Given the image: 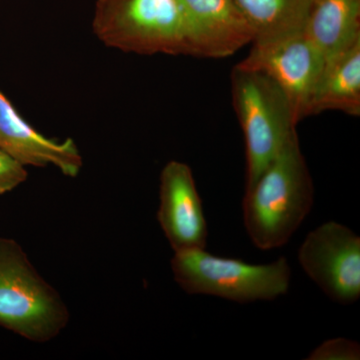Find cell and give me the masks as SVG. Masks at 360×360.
<instances>
[{
	"instance_id": "cell-1",
	"label": "cell",
	"mask_w": 360,
	"mask_h": 360,
	"mask_svg": "<svg viewBox=\"0 0 360 360\" xmlns=\"http://www.w3.org/2000/svg\"><path fill=\"white\" fill-rule=\"evenodd\" d=\"M314 201V186L295 134L243 198V224L253 245L262 250L290 241Z\"/></svg>"
},
{
	"instance_id": "cell-2",
	"label": "cell",
	"mask_w": 360,
	"mask_h": 360,
	"mask_svg": "<svg viewBox=\"0 0 360 360\" xmlns=\"http://www.w3.org/2000/svg\"><path fill=\"white\" fill-rule=\"evenodd\" d=\"M92 30L105 46L127 53L198 58L179 0H96Z\"/></svg>"
},
{
	"instance_id": "cell-3",
	"label": "cell",
	"mask_w": 360,
	"mask_h": 360,
	"mask_svg": "<svg viewBox=\"0 0 360 360\" xmlns=\"http://www.w3.org/2000/svg\"><path fill=\"white\" fill-rule=\"evenodd\" d=\"M70 319L60 295L37 272L20 243L0 236V326L42 343L56 338Z\"/></svg>"
},
{
	"instance_id": "cell-4",
	"label": "cell",
	"mask_w": 360,
	"mask_h": 360,
	"mask_svg": "<svg viewBox=\"0 0 360 360\" xmlns=\"http://www.w3.org/2000/svg\"><path fill=\"white\" fill-rule=\"evenodd\" d=\"M231 90L245 136L246 191L296 134L297 123L283 92L264 73L236 65L231 72Z\"/></svg>"
},
{
	"instance_id": "cell-5",
	"label": "cell",
	"mask_w": 360,
	"mask_h": 360,
	"mask_svg": "<svg viewBox=\"0 0 360 360\" xmlns=\"http://www.w3.org/2000/svg\"><path fill=\"white\" fill-rule=\"evenodd\" d=\"M170 264L174 281L188 295L248 303L276 300L290 285L291 269L285 257L269 264H251L198 248L176 251Z\"/></svg>"
},
{
	"instance_id": "cell-6",
	"label": "cell",
	"mask_w": 360,
	"mask_h": 360,
	"mask_svg": "<svg viewBox=\"0 0 360 360\" xmlns=\"http://www.w3.org/2000/svg\"><path fill=\"white\" fill-rule=\"evenodd\" d=\"M241 68L258 71L283 92L296 123L309 116V106L321 77L324 58L302 32L266 41L252 42Z\"/></svg>"
},
{
	"instance_id": "cell-7",
	"label": "cell",
	"mask_w": 360,
	"mask_h": 360,
	"mask_svg": "<svg viewBox=\"0 0 360 360\" xmlns=\"http://www.w3.org/2000/svg\"><path fill=\"white\" fill-rule=\"evenodd\" d=\"M307 276L333 302L348 305L360 297V238L352 229L328 221L307 234L298 250Z\"/></svg>"
},
{
	"instance_id": "cell-8",
	"label": "cell",
	"mask_w": 360,
	"mask_h": 360,
	"mask_svg": "<svg viewBox=\"0 0 360 360\" xmlns=\"http://www.w3.org/2000/svg\"><path fill=\"white\" fill-rule=\"evenodd\" d=\"M158 220L174 252L205 248L207 224L193 170L172 160L160 174Z\"/></svg>"
},
{
	"instance_id": "cell-9",
	"label": "cell",
	"mask_w": 360,
	"mask_h": 360,
	"mask_svg": "<svg viewBox=\"0 0 360 360\" xmlns=\"http://www.w3.org/2000/svg\"><path fill=\"white\" fill-rule=\"evenodd\" d=\"M0 149L25 167H54L75 179L82 172L84 160L77 143L49 139L26 122L0 90Z\"/></svg>"
},
{
	"instance_id": "cell-10",
	"label": "cell",
	"mask_w": 360,
	"mask_h": 360,
	"mask_svg": "<svg viewBox=\"0 0 360 360\" xmlns=\"http://www.w3.org/2000/svg\"><path fill=\"white\" fill-rule=\"evenodd\" d=\"M198 49V58L233 56L255 34L232 0H179Z\"/></svg>"
},
{
	"instance_id": "cell-11",
	"label": "cell",
	"mask_w": 360,
	"mask_h": 360,
	"mask_svg": "<svg viewBox=\"0 0 360 360\" xmlns=\"http://www.w3.org/2000/svg\"><path fill=\"white\" fill-rule=\"evenodd\" d=\"M328 110L360 115V39L324 61L309 115Z\"/></svg>"
},
{
	"instance_id": "cell-12",
	"label": "cell",
	"mask_w": 360,
	"mask_h": 360,
	"mask_svg": "<svg viewBox=\"0 0 360 360\" xmlns=\"http://www.w3.org/2000/svg\"><path fill=\"white\" fill-rule=\"evenodd\" d=\"M303 33L324 60L360 39V0H311Z\"/></svg>"
},
{
	"instance_id": "cell-13",
	"label": "cell",
	"mask_w": 360,
	"mask_h": 360,
	"mask_svg": "<svg viewBox=\"0 0 360 360\" xmlns=\"http://www.w3.org/2000/svg\"><path fill=\"white\" fill-rule=\"evenodd\" d=\"M250 25L255 41L302 32L311 0H232Z\"/></svg>"
},
{
	"instance_id": "cell-14",
	"label": "cell",
	"mask_w": 360,
	"mask_h": 360,
	"mask_svg": "<svg viewBox=\"0 0 360 360\" xmlns=\"http://www.w3.org/2000/svg\"><path fill=\"white\" fill-rule=\"evenodd\" d=\"M360 347L356 341L333 338L324 341L309 354V360H359Z\"/></svg>"
},
{
	"instance_id": "cell-15",
	"label": "cell",
	"mask_w": 360,
	"mask_h": 360,
	"mask_svg": "<svg viewBox=\"0 0 360 360\" xmlns=\"http://www.w3.org/2000/svg\"><path fill=\"white\" fill-rule=\"evenodd\" d=\"M25 165L0 149V194L14 191L27 180Z\"/></svg>"
}]
</instances>
